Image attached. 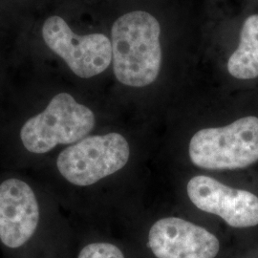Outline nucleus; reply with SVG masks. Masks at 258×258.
<instances>
[{
  "label": "nucleus",
  "mask_w": 258,
  "mask_h": 258,
  "mask_svg": "<svg viewBox=\"0 0 258 258\" xmlns=\"http://www.w3.org/2000/svg\"><path fill=\"white\" fill-rule=\"evenodd\" d=\"M39 206L26 182L10 178L0 184V240L10 249L26 244L37 231Z\"/></svg>",
  "instance_id": "nucleus-8"
},
{
  "label": "nucleus",
  "mask_w": 258,
  "mask_h": 258,
  "mask_svg": "<svg viewBox=\"0 0 258 258\" xmlns=\"http://www.w3.org/2000/svg\"><path fill=\"white\" fill-rule=\"evenodd\" d=\"M189 157L206 169H240L258 161V118L247 116L231 124L199 130L189 143Z\"/></svg>",
  "instance_id": "nucleus-3"
},
{
  "label": "nucleus",
  "mask_w": 258,
  "mask_h": 258,
  "mask_svg": "<svg viewBox=\"0 0 258 258\" xmlns=\"http://www.w3.org/2000/svg\"><path fill=\"white\" fill-rule=\"evenodd\" d=\"M148 246L157 258H214L220 243L212 232L177 217H166L153 224Z\"/></svg>",
  "instance_id": "nucleus-7"
},
{
  "label": "nucleus",
  "mask_w": 258,
  "mask_h": 258,
  "mask_svg": "<svg viewBox=\"0 0 258 258\" xmlns=\"http://www.w3.org/2000/svg\"><path fill=\"white\" fill-rule=\"evenodd\" d=\"M228 71L238 80L257 78L258 15H252L245 20L238 47L229 58Z\"/></svg>",
  "instance_id": "nucleus-9"
},
{
  "label": "nucleus",
  "mask_w": 258,
  "mask_h": 258,
  "mask_svg": "<svg viewBox=\"0 0 258 258\" xmlns=\"http://www.w3.org/2000/svg\"><path fill=\"white\" fill-rule=\"evenodd\" d=\"M95 126V115L68 93H59L46 108L30 118L20 130L24 148L45 154L60 145H73L87 137Z\"/></svg>",
  "instance_id": "nucleus-2"
},
{
  "label": "nucleus",
  "mask_w": 258,
  "mask_h": 258,
  "mask_svg": "<svg viewBox=\"0 0 258 258\" xmlns=\"http://www.w3.org/2000/svg\"><path fill=\"white\" fill-rule=\"evenodd\" d=\"M42 37L76 76L89 79L105 71L112 62L111 40L102 34L76 35L64 19L53 16L42 26Z\"/></svg>",
  "instance_id": "nucleus-5"
},
{
  "label": "nucleus",
  "mask_w": 258,
  "mask_h": 258,
  "mask_svg": "<svg viewBox=\"0 0 258 258\" xmlns=\"http://www.w3.org/2000/svg\"><path fill=\"white\" fill-rule=\"evenodd\" d=\"M78 258H124L117 246L109 243H93L85 246Z\"/></svg>",
  "instance_id": "nucleus-10"
},
{
  "label": "nucleus",
  "mask_w": 258,
  "mask_h": 258,
  "mask_svg": "<svg viewBox=\"0 0 258 258\" xmlns=\"http://www.w3.org/2000/svg\"><path fill=\"white\" fill-rule=\"evenodd\" d=\"M129 155L128 143L119 133L87 136L60 152L56 167L69 183L87 186L120 170Z\"/></svg>",
  "instance_id": "nucleus-4"
},
{
  "label": "nucleus",
  "mask_w": 258,
  "mask_h": 258,
  "mask_svg": "<svg viewBox=\"0 0 258 258\" xmlns=\"http://www.w3.org/2000/svg\"><path fill=\"white\" fill-rule=\"evenodd\" d=\"M186 191L199 210L220 216L232 228L258 225V197L250 191L232 188L209 176L191 178Z\"/></svg>",
  "instance_id": "nucleus-6"
},
{
  "label": "nucleus",
  "mask_w": 258,
  "mask_h": 258,
  "mask_svg": "<svg viewBox=\"0 0 258 258\" xmlns=\"http://www.w3.org/2000/svg\"><path fill=\"white\" fill-rule=\"evenodd\" d=\"M160 23L143 11L117 19L111 31L113 72L120 83L144 87L155 82L162 63Z\"/></svg>",
  "instance_id": "nucleus-1"
}]
</instances>
